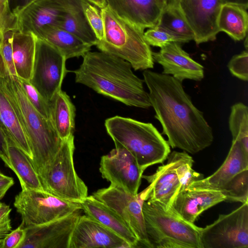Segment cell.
I'll return each instance as SVG.
<instances>
[{
    "instance_id": "6da1fadb",
    "label": "cell",
    "mask_w": 248,
    "mask_h": 248,
    "mask_svg": "<svg viewBox=\"0 0 248 248\" xmlns=\"http://www.w3.org/2000/svg\"><path fill=\"white\" fill-rule=\"evenodd\" d=\"M143 76L155 118L170 146L191 154L210 146L214 140L212 128L192 103L182 82L170 75L148 69Z\"/></svg>"
},
{
    "instance_id": "7a4b0ae2",
    "label": "cell",
    "mask_w": 248,
    "mask_h": 248,
    "mask_svg": "<svg viewBox=\"0 0 248 248\" xmlns=\"http://www.w3.org/2000/svg\"><path fill=\"white\" fill-rule=\"evenodd\" d=\"M131 64L115 55L90 51L83 56L79 68L71 71L76 83L126 105L148 108L151 104L144 80L132 71Z\"/></svg>"
},
{
    "instance_id": "3957f363",
    "label": "cell",
    "mask_w": 248,
    "mask_h": 248,
    "mask_svg": "<svg viewBox=\"0 0 248 248\" xmlns=\"http://www.w3.org/2000/svg\"><path fill=\"white\" fill-rule=\"evenodd\" d=\"M0 82L21 120L31 152V161L39 176L54 158L62 140L51 120L43 117L29 101L18 77L10 73L0 52Z\"/></svg>"
},
{
    "instance_id": "277c9868",
    "label": "cell",
    "mask_w": 248,
    "mask_h": 248,
    "mask_svg": "<svg viewBox=\"0 0 248 248\" xmlns=\"http://www.w3.org/2000/svg\"><path fill=\"white\" fill-rule=\"evenodd\" d=\"M105 126L115 146L127 150L144 171L163 163L170 153L168 141L152 123L115 116L106 119Z\"/></svg>"
},
{
    "instance_id": "5b68a950",
    "label": "cell",
    "mask_w": 248,
    "mask_h": 248,
    "mask_svg": "<svg viewBox=\"0 0 248 248\" xmlns=\"http://www.w3.org/2000/svg\"><path fill=\"white\" fill-rule=\"evenodd\" d=\"M100 12L104 35L96 43L98 49L127 61L135 70L153 68V51L145 39L144 30L119 16L107 5Z\"/></svg>"
},
{
    "instance_id": "8992f818",
    "label": "cell",
    "mask_w": 248,
    "mask_h": 248,
    "mask_svg": "<svg viewBox=\"0 0 248 248\" xmlns=\"http://www.w3.org/2000/svg\"><path fill=\"white\" fill-rule=\"evenodd\" d=\"M142 212L151 248H202V228L184 220L155 202L144 201Z\"/></svg>"
},
{
    "instance_id": "52a82bcc",
    "label": "cell",
    "mask_w": 248,
    "mask_h": 248,
    "mask_svg": "<svg viewBox=\"0 0 248 248\" xmlns=\"http://www.w3.org/2000/svg\"><path fill=\"white\" fill-rule=\"evenodd\" d=\"M75 149L74 135L62 140L54 158L39 177L45 191L80 202L88 196V187L75 169Z\"/></svg>"
},
{
    "instance_id": "ba28073f",
    "label": "cell",
    "mask_w": 248,
    "mask_h": 248,
    "mask_svg": "<svg viewBox=\"0 0 248 248\" xmlns=\"http://www.w3.org/2000/svg\"><path fill=\"white\" fill-rule=\"evenodd\" d=\"M14 205L21 215V224L24 228L45 224L82 210L80 202L37 189H22L16 196Z\"/></svg>"
},
{
    "instance_id": "9c48e42d",
    "label": "cell",
    "mask_w": 248,
    "mask_h": 248,
    "mask_svg": "<svg viewBox=\"0 0 248 248\" xmlns=\"http://www.w3.org/2000/svg\"><path fill=\"white\" fill-rule=\"evenodd\" d=\"M35 37V55L29 81L49 103L61 90L62 81L68 72L65 66L66 59L53 46Z\"/></svg>"
},
{
    "instance_id": "30bf717a",
    "label": "cell",
    "mask_w": 248,
    "mask_h": 248,
    "mask_svg": "<svg viewBox=\"0 0 248 248\" xmlns=\"http://www.w3.org/2000/svg\"><path fill=\"white\" fill-rule=\"evenodd\" d=\"M202 248H248V202L202 228Z\"/></svg>"
},
{
    "instance_id": "8fae6325",
    "label": "cell",
    "mask_w": 248,
    "mask_h": 248,
    "mask_svg": "<svg viewBox=\"0 0 248 248\" xmlns=\"http://www.w3.org/2000/svg\"><path fill=\"white\" fill-rule=\"evenodd\" d=\"M116 214L127 224L137 237L140 247L151 248L148 241L142 212L144 190L132 195L110 185L98 189L93 195Z\"/></svg>"
},
{
    "instance_id": "7c38bea8",
    "label": "cell",
    "mask_w": 248,
    "mask_h": 248,
    "mask_svg": "<svg viewBox=\"0 0 248 248\" xmlns=\"http://www.w3.org/2000/svg\"><path fill=\"white\" fill-rule=\"evenodd\" d=\"M99 171L110 185L132 195L138 193L144 170L124 148L115 146L108 154L102 156Z\"/></svg>"
},
{
    "instance_id": "4fadbf2b",
    "label": "cell",
    "mask_w": 248,
    "mask_h": 248,
    "mask_svg": "<svg viewBox=\"0 0 248 248\" xmlns=\"http://www.w3.org/2000/svg\"><path fill=\"white\" fill-rule=\"evenodd\" d=\"M224 0H180L179 8L194 34L196 44L213 41L219 32L217 19Z\"/></svg>"
},
{
    "instance_id": "5bb4252c",
    "label": "cell",
    "mask_w": 248,
    "mask_h": 248,
    "mask_svg": "<svg viewBox=\"0 0 248 248\" xmlns=\"http://www.w3.org/2000/svg\"><path fill=\"white\" fill-rule=\"evenodd\" d=\"M81 210L45 224L25 228L26 237L19 248H69Z\"/></svg>"
},
{
    "instance_id": "9a60e30c",
    "label": "cell",
    "mask_w": 248,
    "mask_h": 248,
    "mask_svg": "<svg viewBox=\"0 0 248 248\" xmlns=\"http://www.w3.org/2000/svg\"><path fill=\"white\" fill-rule=\"evenodd\" d=\"M153 57L163 68L162 74L171 75L182 82L185 79L202 80L203 66L194 61L181 47L180 43L171 42L153 52Z\"/></svg>"
},
{
    "instance_id": "2e32d148",
    "label": "cell",
    "mask_w": 248,
    "mask_h": 248,
    "mask_svg": "<svg viewBox=\"0 0 248 248\" xmlns=\"http://www.w3.org/2000/svg\"><path fill=\"white\" fill-rule=\"evenodd\" d=\"M130 248L116 233L85 215L80 216L73 231L69 248Z\"/></svg>"
},
{
    "instance_id": "e0dca14e",
    "label": "cell",
    "mask_w": 248,
    "mask_h": 248,
    "mask_svg": "<svg viewBox=\"0 0 248 248\" xmlns=\"http://www.w3.org/2000/svg\"><path fill=\"white\" fill-rule=\"evenodd\" d=\"M65 14L59 0H36L16 15L18 31L36 36L47 26L60 27Z\"/></svg>"
},
{
    "instance_id": "ac0fdd59",
    "label": "cell",
    "mask_w": 248,
    "mask_h": 248,
    "mask_svg": "<svg viewBox=\"0 0 248 248\" xmlns=\"http://www.w3.org/2000/svg\"><path fill=\"white\" fill-rule=\"evenodd\" d=\"M224 201L225 197L219 190L186 188L178 193L168 210L194 223L203 211Z\"/></svg>"
},
{
    "instance_id": "d6986e66",
    "label": "cell",
    "mask_w": 248,
    "mask_h": 248,
    "mask_svg": "<svg viewBox=\"0 0 248 248\" xmlns=\"http://www.w3.org/2000/svg\"><path fill=\"white\" fill-rule=\"evenodd\" d=\"M167 159V164L159 166L155 173L142 178L150 183L144 189L145 200L155 202L168 210L180 191V183L173 161L169 156Z\"/></svg>"
},
{
    "instance_id": "ffe728a7",
    "label": "cell",
    "mask_w": 248,
    "mask_h": 248,
    "mask_svg": "<svg viewBox=\"0 0 248 248\" xmlns=\"http://www.w3.org/2000/svg\"><path fill=\"white\" fill-rule=\"evenodd\" d=\"M119 16L145 30L157 26L162 12L157 0H106Z\"/></svg>"
},
{
    "instance_id": "44dd1931",
    "label": "cell",
    "mask_w": 248,
    "mask_h": 248,
    "mask_svg": "<svg viewBox=\"0 0 248 248\" xmlns=\"http://www.w3.org/2000/svg\"><path fill=\"white\" fill-rule=\"evenodd\" d=\"M248 169V154L241 143L232 140L228 155L213 174L193 183L187 188L219 190L240 172Z\"/></svg>"
},
{
    "instance_id": "7402d4cb",
    "label": "cell",
    "mask_w": 248,
    "mask_h": 248,
    "mask_svg": "<svg viewBox=\"0 0 248 248\" xmlns=\"http://www.w3.org/2000/svg\"><path fill=\"white\" fill-rule=\"evenodd\" d=\"M80 204L86 215L116 233L126 242L130 248L139 247L137 237L124 220L93 195L88 196Z\"/></svg>"
},
{
    "instance_id": "603a6c76",
    "label": "cell",
    "mask_w": 248,
    "mask_h": 248,
    "mask_svg": "<svg viewBox=\"0 0 248 248\" xmlns=\"http://www.w3.org/2000/svg\"><path fill=\"white\" fill-rule=\"evenodd\" d=\"M58 49L66 59L83 57L90 51L91 46L60 26H47L35 36Z\"/></svg>"
},
{
    "instance_id": "cb8c5ba5",
    "label": "cell",
    "mask_w": 248,
    "mask_h": 248,
    "mask_svg": "<svg viewBox=\"0 0 248 248\" xmlns=\"http://www.w3.org/2000/svg\"><path fill=\"white\" fill-rule=\"evenodd\" d=\"M5 132L11 170L17 176L22 189L44 190L31 159L17 146L6 129Z\"/></svg>"
},
{
    "instance_id": "d4e9b609",
    "label": "cell",
    "mask_w": 248,
    "mask_h": 248,
    "mask_svg": "<svg viewBox=\"0 0 248 248\" xmlns=\"http://www.w3.org/2000/svg\"><path fill=\"white\" fill-rule=\"evenodd\" d=\"M51 121L62 140L73 135L76 107L66 92L60 90L49 102Z\"/></svg>"
},
{
    "instance_id": "484cf974",
    "label": "cell",
    "mask_w": 248,
    "mask_h": 248,
    "mask_svg": "<svg viewBox=\"0 0 248 248\" xmlns=\"http://www.w3.org/2000/svg\"><path fill=\"white\" fill-rule=\"evenodd\" d=\"M65 14L60 26L73 33L85 43L95 46L98 41L85 15L82 0H59Z\"/></svg>"
},
{
    "instance_id": "4316f807",
    "label": "cell",
    "mask_w": 248,
    "mask_h": 248,
    "mask_svg": "<svg viewBox=\"0 0 248 248\" xmlns=\"http://www.w3.org/2000/svg\"><path fill=\"white\" fill-rule=\"evenodd\" d=\"M36 37L31 33L14 32L12 39L13 60L16 76L29 80L35 55Z\"/></svg>"
},
{
    "instance_id": "83f0119b",
    "label": "cell",
    "mask_w": 248,
    "mask_h": 248,
    "mask_svg": "<svg viewBox=\"0 0 248 248\" xmlns=\"http://www.w3.org/2000/svg\"><path fill=\"white\" fill-rule=\"evenodd\" d=\"M0 117L12 140L31 159V152L17 111L0 82Z\"/></svg>"
},
{
    "instance_id": "f1b7e54d",
    "label": "cell",
    "mask_w": 248,
    "mask_h": 248,
    "mask_svg": "<svg viewBox=\"0 0 248 248\" xmlns=\"http://www.w3.org/2000/svg\"><path fill=\"white\" fill-rule=\"evenodd\" d=\"M248 8L234 3L223 4L217 19L219 32H225L235 41L245 39L248 35Z\"/></svg>"
},
{
    "instance_id": "f546056e",
    "label": "cell",
    "mask_w": 248,
    "mask_h": 248,
    "mask_svg": "<svg viewBox=\"0 0 248 248\" xmlns=\"http://www.w3.org/2000/svg\"><path fill=\"white\" fill-rule=\"evenodd\" d=\"M157 25L182 38L186 43L194 40V32L179 8L164 9Z\"/></svg>"
},
{
    "instance_id": "4dcf8cb0",
    "label": "cell",
    "mask_w": 248,
    "mask_h": 248,
    "mask_svg": "<svg viewBox=\"0 0 248 248\" xmlns=\"http://www.w3.org/2000/svg\"><path fill=\"white\" fill-rule=\"evenodd\" d=\"M229 127L232 140L238 141L248 154V108L245 104L239 102L231 107Z\"/></svg>"
},
{
    "instance_id": "1f68e13d",
    "label": "cell",
    "mask_w": 248,
    "mask_h": 248,
    "mask_svg": "<svg viewBox=\"0 0 248 248\" xmlns=\"http://www.w3.org/2000/svg\"><path fill=\"white\" fill-rule=\"evenodd\" d=\"M168 156L175 165L180 183V191L187 188L193 183L203 178L202 174L197 172L192 168L194 160L187 153L173 151Z\"/></svg>"
},
{
    "instance_id": "d6a6232c",
    "label": "cell",
    "mask_w": 248,
    "mask_h": 248,
    "mask_svg": "<svg viewBox=\"0 0 248 248\" xmlns=\"http://www.w3.org/2000/svg\"><path fill=\"white\" fill-rule=\"evenodd\" d=\"M225 201L248 202V169L244 170L221 187Z\"/></svg>"
},
{
    "instance_id": "836d02e7",
    "label": "cell",
    "mask_w": 248,
    "mask_h": 248,
    "mask_svg": "<svg viewBox=\"0 0 248 248\" xmlns=\"http://www.w3.org/2000/svg\"><path fill=\"white\" fill-rule=\"evenodd\" d=\"M144 36L149 46L160 48L171 42L186 43L182 38L158 25L147 30Z\"/></svg>"
},
{
    "instance_id": "e575fe53",
    "label": "cell",
    "mask_w": 248,
    "mask_h": 248,
    "mask_svg": "<svg viewBox=\"0 0 248 248\" xmlns=\"http://www.w3.org/2000/svg\"><path fill=\"white\" fill-rule=\"evenodd\" d=\"M18 80L27 97L32 106L43 117L47 119L50 120L51 115L49 104L31 85L29 80L19 78Z\"/></svg>"
},
{
    "instance_id": "d590c367",
    "label": "cell",
    "mask_w": 248,
    "mask_h": 248,
    "mask_svg": "<svg viewBox=\"0 0 248 248\" xmlns=\"http://www.w3.org/2000/svg\"><path fill=\"white\" fill-rule=\"evenodd\" d=\"M82 5L89 25L98 40H102L104 35V24L100 11L87 0H82Z\"/></svg>"
},
{
    "instance_id": "8d00e7d4",
    "label": "cell",
    "mask_w": 248,
    "mask_h": 248,
    "mask_svg": "<svg viewBox=\"0 0 248 248\" xmlns=\"http://www.w3.org/2000/svg\"><path fill=\"white\" fill-rule=\"evenodd\" d=\"M231 73L238 78L245 81L248 80V52L243 51L232 57L228 64Z\"/></svg>"
},
{
    "instance_id": "74e56055",
    "label": "cell",
    "mask_w": 248,
    "mask_h": 248,
    "mask_svg": "<svg viewBox=\"0 0 248 248\" xmlns=\"http://www.w3.org/2000/svg\"><path fill=\"white\" fill-rule=\"evenodd\" d=\"M9 31H18L17 16L12 12L8 0H0V37Z\"/></svg>"
},
{
    "instance_id": "f35d334b",
    "label": "cell",
    "mask_w": 248,
    "mask_h": 248,
    "mask_svg": "<svg viewBox=\"0 0 248 248\" xmlns=\"http://www.w3.org/2000/svg\"><path fill=\"white\" fill-rule=\"evenodd\" d=\"M14 31H9L0 37V52L10 73L16 75L13 60L12 39Z\"/></svg>"
},
{
    "instance_id": "ab89813d",
    "label": "cell",
    "mask_w": 248,
    "mask_h": 248,
    "mask_svg": "<svg viewBox=\"0 0 248 248\" xmlns=\"http://www.w3.org/2000/svg\"><path fill=\"white\" fill-rule=\"evenodd\" d=\"M26 228L21 224L3 238L2 248H19L25 239Z\"/></svg>"
},
{
    "instance_id": "60d3db41",
    "label": "cell",
    "mask_w": 248,
    "mask_h": 248,
    "mask_svg": "<svg viewBox=\"0 0 248 248\" xmlns=\"http://www.w3.org/2000/svg\"><path fill=\"white\" fill-rule=\"evenodd\" d=\"M9 205L0 202V239H3L12 231Z\"/></svg>"
},
{
    "instance_id": "b9f144b4",
    "label": "cell",
    "mask_w": 248,
    "mask_h": 248,
    "mask_svg": "<svg viewBox=\"0 0 248 248\" xmlns=\"http://www.w3.org/2000/svg\"><path fill=\"white\" fill-rule=\"evenodd\" d=\"M0 158L4 162L5 165L11 169V166L10 162L5 127L0 117Z\"/></svg>"
},
{
    "instance_id": "7bdbcfd3",
    "label": "cell",
    "mask_w": 248,
    "mask_h": 248,
    "mask_svg": "<svg viewBox=\"0 0 248 248\" xmlns=\"http://www.w3.org/2000/svg\"><path fill=\"white\" fill-rule=\"evenodd\" d=\"M36 0H8L12 12L16 16L20 11Z\"/></svg>"
},
{
    "instance_id": "ee69618b",
    "label": "cell",
    "mask_w": 248,
    "mask_h": 248,
    "mask_svg": "<svg viewBox=\"0 0 248 248\" xmlns=\"http://www.w3.org/2000/svg\"><path fill=\"white\" fill-rule=\"evenodd\" d=\"M14 184L12 177L6 176L0 178V194L4 196L8 189Z\"/></svg>"
},
{
    "instance_id": "f6af8a7d",
    "label": "cell",
    "mask_w": 248,
    "mask_h": 248,
    "mask_svg": "<svg viewBox=\"0 0 248 248\" xmlns=\"http://www.w3.org/2000/svg\"><path fill=\"white\" fill-rule=\"evenodd\" d=\"M97 8L101 9L105 7L107 4L106 0H87Z\"/></svg>"
},
{
    "instance_id": "bcb514c9",
    "label": "cell",
    "mask_w": 248,
    "mask_h": 248,
    "mask_svg": "<svg viewBox=\"0 0 248 248\" xmlns=\"http://www.w3.org/2000/svg\"><path fill=\"white\" fill-rule=\"evenodd\" d=\"M225 3H234L248 8V0H224Z\"/></svg>"
},
{
    "instance_id": "7dc6e473",
    "label": "cell",
    "mask_w": 248,
    "mask_h": 248,
    "mask_svg": "<svg viewBox=\"0 0 248 248\" xmlns=\"http://www.w3.org/2000/svg\"><path fill=\"white\" fill-rule=\"evenodd\" d=\"M180 0H166V7L179 8Z\"/></svg>"
},
{
    "instance_id": "c3c4849f",
    "label": "cell",
    "mask_w": 248,
    "mask_h": 248,
    "mask_svg": "<svg viewBox=\"0 0 248 248\" xmlns=\"http://www.w3.org/2000/svg\"><path fill=\"white\" fill-rule=\"evenodd\" d=\"M157 1L162 9L163 10L166 7V0H157Z\"/></svg>"
},
{
    "instance_id": "681fc988",
    "label": "cell",
    "mask_w": 248,
    "mask_h": 248,
    "mask_svg": "<svg viewBox=\"0 0 248 248\" xmlns=\"http://www.w3.org/2000/svg\"><path fill=\"white\" fill-rule=\"evenodd\" d=\"M245 41H244V45L246 47V50H248V35L245 38Z\"/></svg>"
},
{
    "instance_id": "f907efd6",
    "label": "cell",
    "mask_w": 248,
    "mask_h": 248,
    "mask_svg": "<svg viewBox=\"0 0 248 248\" xmlns=\"http://www.w3.org/2000/svg\"><path fill=\"white\" fill-rule=\"evenodd\" d=\"M5 176H6V175L0 171V178L4 177Z\"/></svg>"
},
{
    "instance_id": "816d5d0a",
    "label": "cell",
    "mask_w": 248,
    "mask_h": 248,
    "mask_svg": "<svg viewBox=\"0 0 248 248\" xmlns=\"http://www.w3.org/2000/svg\"><path fill=\"white\" fill-rule=\"evenodd\" d=\"M2 240L3 239H0V248H2Z\"/></svg>"
},
{
    "instance_id": "f5cc1de1",
    "label": "cell",
    "mask_w": 248,
    "mask_h": 248,
    "mask_svg": "<svg viewBox=\"0 0 248 248\" xmlns=\"http://www.w3.org/2000/svg\"><path fill=\"white\" fill-rule=\"evenodd\" d=\"M4 196H3L2 195L0 194V200H1Z\"/></svg>"
}]
</instances>
